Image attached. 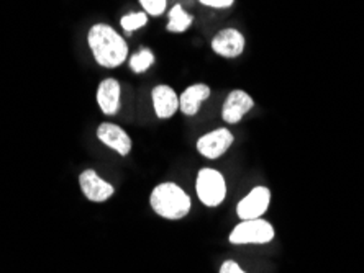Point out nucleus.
<instances>
[{
  "label": "nucleus",
  "mask_w": 364,
  "mask_h": 273,
  "mask_svg": "<svg viewBox=\"0 0 364 273\" xmlns=\"http://www.w3.org/2000/svg\"><path fill=\"white\" fill-rule=\"evenodd\" d=\"M87 45L92 51L95 62L102 67L115 69L122 66L128 57L127 41L107 23H95L90 26Z\"/></svg>",
  "instance_id": "f257e3e1"
},
{
  "label": "nucleus",
  "mask_w": 364,
  "mask_h": 273,
  "mask_svg": "<svg viewBox=\"0 0 364 273\" xmlns=\"http://www.w3.org/2000/svg\"><path fill=\"white\" fill-rule=\"evenodd\" d=\"M153 211L164 219H182L191 211V196L173 182L154 186L149 196Z\"/></svg>",
  "instance_id": "f03ea898"
},
{
  "label": "nucleus",
  "mask_w": 364,
  "mask_h": 273,
  "mask_svg": "<svg viewBox=\"0 0 364 273\" xmlns=\"http://www.w3.org/2000/svg\"><path fill=\"white\" fill-rule=\"evenodd\" d=\"M196 190L205 206H218L227 195L223 175L215 169L199 170L196 180Z\"/></svg>",
  "instance_id": "7ed1b4c3"
},
{
  "label": "nucleus",
  "mask_w": 364,
  "mask_h": 273,
  "mask_svg": "<svg viewBox=\"0 0 364 273\" xmlns=\"http://www.w3.org/2000/svg\"><path fill=\"white\" fill-rule=\"evenodd\" d=\"M274 239V228L264 219H248L230 234L232 244H267Z\"/></svg>",
  "instance_id": "20e7f679"
},
{
  "label": "nucleus",
  "mask_w": 364,
  "mask_h": 273,
  "mask_svg": "<svg viewBox=\"0 0 364 273\" xmlns=\"http://www.w3.org/2000/svg\"><path fill=\"white\" fill-rule=\"evenodd\" d=\"M271 201V191L266 186H256L246 195L237 206V215L243 221L248 219H258L266 213Z\"/></svg>",
  "instance_id": "39448f33"
},
{
  "label": "nucleus",
  "mask_w": 364,
  "mask_h": 273,
  "mask_svg": "<svg viewBox=\"0 0 364 273\" xmlns=\"http://www.w3.org/2000/svg\"><path fill=\"white\" fill-rule=\"evenodd\" d=\"M233 144V135L227 128H218L212 133H207L197 141V151L207 159H218L228 151Z\"/></svg>",
  "instance_id": "423d86ee"
},
{
  "label": "nucleus",
  "mask_w": 364,
  "mask_h": 273,
  "mask_svg": "<svg viewBox=\"0 0 364 273\" xmlns=\"http://www.w3.org/2000/svg\"><path fill=\"white\" fill-rule=\"evenodd\" d=\"M79 185H81L84 196L94 203L107 201L115 191L114 186H112L109 182L100 179L92 169L84 170V172L79 175Z\"/></svg>",
  "instance_id": "0eeeda50"
},
{
  "label": "nucleus",
  "mask_w": 364,
  "mask_h": 273,
  "mask_svg": "<svg viewBox=\"0 0 364 273\" xmlns=\"http://www.w3.org/2000/svg\"><path fill=\"white\" fill-rule=\"evenodd\" d=\"M245 36L235 28H225L213 36L212 50L222 57H238L245 51Z\"/></svg>",
  "instance_id": "6e6552de"
},
{
  "label": "nucleus",
  "mask_w": 364,
  "mask_h": 273,
  "mask_svg": "<svg viewBox=\"0 0 364 273\" xmlns=\"http://www.w3.org/2000/svg\"><path fill=\"white\" fill-rule=\"evenodd\" d=\"M255 101L248 94L243 90H233L225 100L222 108V118L228 125H235V123L242 121V118L253 108Z\"/></svg>",
  "instance_id": "1a4fd4ad"
},
{
  "label": "nucleus",
  "mask_w": 364,
  "mask_h": 273,
  "mask_svg": "<svg viewBox=\"0 0 364 273\" xmlns=\"http://www.w3.org/2000/svg\"><path fill=\"white\" fill-rule=\"evenodd\" d=\"M97 138L100 143L105 146L114 149L120 154V156H128L132 151V139L127 135L125 130L120 126L114 125V123H102L97 128Z\"/></svg>",
  "instance_id": "9d476101"
},
{
  "label": "nucleus",
  "mask_w": 364,
  "mask_h": 273,
  "mask_svg": "<svg viewBox=\"0 0 364 273\" xmlns=\"http://www.w3.org/2000/svg\"><path fill=\"white\" fill-rule=\"evenodd\" d=\"M151 97L154 113H156L158 118H161V120L174 116L176 111L179 110V97L174 92V89L169 87V85H156L153 89Z\"/></svg>",
  "instance_id": "9b49d317"
},
{
  "label": "nucleus",
  "mask_w": 364,
  "mask_h": 273,
  "mask_svg": "<svg viewBox=\"0 0 364 273\" xmlns=\"http://www.w3.org/2000/svg\"><path fill=\"white\" fill-rule=\"evenodd\" d=\"M97 104L104 115H117L120 110V84L115 79H105L99 84Z\"/></svg>",
  "instance_id": "f8f14e48"
},
{
  "label": "nucleus",
  "mask_w": 364,
  "mask_h": 273,
  "mask_svg": "<svg viewBox=\"0 0 364 273\" xmlns=\"http://www.w3.org/2000/svg\"><path fill=\"white\" fill-rule=\"evenodd\" d=\"M208 97H210V87L207 84H192L179 97V110L187 116H194Z\"/></svg>",
  "instance_id": "ddd939ff"
},
{
  "label": "nucleus",
  "mask_w": 364,
  "mask_h": 273,
  "mask_svg": "<svg viewBox=\"0 0 364 273\" xmlns=\"http://www.w3.org/2000/svg\"><path fill=\"white\" fill-rule=\"evenodd\" d=\"M192 21H194V17L187 13L186 10L182 9V5L176 4L174 7L169 10V21L166 28H168L171 33H184L186 30L191 28Z\"/></svg>",
  "instance_id": "4468645a"
},
{
  "label": "nucleus",
  "mask_w": 364,
  "mask_h": 273,
  "mask_svg": "<svg viewBox=\"0 0 364 273\" xmlns=\"http://www.w3.org/2000/svg\"><path fill=\"white\" fill-rule=\"evenodd\" d=\"M154 64V55L149 48H141L136 55H133L130 57V69L135 74H141L144 71H148Z\"/></svg>",
  "instance_id": "2eb2a0df"
},
{
  "label": "nucleus",
  "mask_w": 364,
  "mask_h": 273,
  "mask_svg": "<svg viewBox=\"0 0 364 273\" xmlns=\"http://www.w3.org/2000/svg\"><path fill=\"white\" fill-rule=\"evenodd\" d=\"M148 23V15L146 12H135V13H128L125 17H122L120 25L122 28L127 31L128 35L133 33V31L143 28L144 25Z\"/></svg>",
  "instance_id": "dca6fc26"
},
{
  "label": "nucleus",
  "mask_w": 364,
  "mask_h": 273,
  "mask_svg": "<svg viewBox=\"0 0 364 273\" xmlns=\"http://www.w3.org/2000/svg\"><path fill=\"white\" fill-rule=\"evenodd\" d=\"M146 15L151 17H161L168 7V0H138Z\"/></svg>",
  "instance_id": "f3484780"
},
{
  "label": "nucleus",
  "mask_w": 364,
  "mask_h": 273,
  "mask_svg": "<svg viewBox=\"0 0 364 273\" xmlns=\"http://www.w3.org/2000/svg\"><path fill=\"white\" fill-rule=\"evenodd\" d=\"M199 2L212 9H228L235 4V0H199Z\"/></svg>",
  "instance_id": "a211bd4d"
},
{
  "label": "nucleus",
  "mask_w": 364,
  "mask_h": 273,
  "mask_svg": "<svg viewBox=\"0 0 364 273\" xmlns=\"http://www.w3.org/2000/svg\"><path fill=\"white\" fill-rule=\"evenodd\" d=\"M220 273H245V272L240 269V265L237 264V262L227 260V262H223V264H222Z\"/></svg>",
  "instance_id": "6ab92c4d"
}]
</instances>
